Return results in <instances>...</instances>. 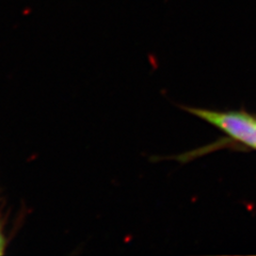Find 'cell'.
<instances>
[{
    "instance_id": "cell-2",
    "label": "cell",
    "mask_w": 256,
    "mask_h": 256,
    "mask_svg": "<svg viewBox=\"0 0 256 256\" xmlns=\"http://www.w3.org/2000/svg\"><path fill=\"white\" fill-rule=\"evenodd\" d=\"M4 248V237H2V232H0V254L2 253Z\"/></svg>"
},
{
    "instance_id": "cell-1",
    "label": "cell",
    "mask_w": 256,
    "mask_h": 256,
    "mask_svg": "<svg viewBox=\"0 0 256 256\" xmlns=\"http://www.w3.org/2000/svg\"><path fill=\"white\" fill-rule=\"evenodd\" d=\"M191 114L219 128L232 139L256 150V120L242 111L189 109Z\"/></svg>"
}]
</instances>
